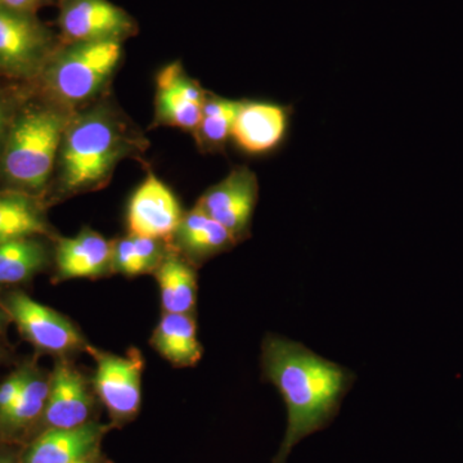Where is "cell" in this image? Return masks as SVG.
Wrapping results in <instances>:
<instances>
[{"instance_id":"6da1fadb","label":"cell","mask_w":463,"mask_h":463,"mask_svg":"<svg viewBox=\"0 0 463 463\" xmlns=\"http://www.w3.org/2000/svg\"><path fill=\"white\" fill-rule=\"evenodd\" d=\"M261 368L288 407V431L279 455L282 463L295 444L330 421L355 374L303 344L272 334L263 341Z\"/></svg>"},{"instance_id":"7a4b0ae2","label":"cell","mask_w":463,"mask_h":463,"mask_svg":"<svg viewBox=\"0 0 463 463\" xmlns=\"http://www.w3.org/2000/svg\"><path fill=\"white\" fill-rule=\"evenodd\" d=\"M148 143L109 96L72 112L52 181L57 196L102 190L118 164L142 156Z\"/></svg>"},{"instance_id":"3957f363","label":"cell","mask_w":463,"mask_h":463,"mask_svg":"<svg viewBox=\"0 0 463 463\" xmlns=\"http://www.w3.org/2000/svg\"><path fill=\"white\" fill-rule=\"evenodd\" d=\"M71 114L32 88L0 151V182L5 188L41 197L51 187Z\"/></svg>"},{"instance_id":"277c9868","label":"cell","mask_w":463,"mask_h":463,"mask_svg":"<svg viewBox=\"0 0 463 463\" xmlns=\"http://www.w3.org/2000/svg\"><path fill=\"white\" fill-rule=\"evenodd\" d=\"M123 53V43H62L32 88L54 105L78 111L109 96Z\"/></svg>"},{"instance_id":"5b68a950","label":"cell","mask_w":463,"mask_h":463,"mask_svg":"<svg viewBox=\"0 0 463 463\" xmlns=\"http://www.w3.org/2000/svg\"><path fill=\"white\" fill-rule=\"evenodd\" d=\"M62 44L60 35L38 14L0 5V78L32 85Z\"/></svg>"},{"instance_id":"8992f818","label":"cell","mask_w":463,"mask_h":463,"mask_svg":"<svg viewBox=\"0 0 463 463\" xmlns=\"http://www.w3.org/2000/svg\"><path fill=\"white\" fill-rule=\"evenodd\" d=\"M58 35L72 43H123L139 32L138 23L109 0H58Z\"/></svg>"},{"instance_id":"52a82bcc","label":"cell","mask_w":463,"mask_h":463,"mask_svg":"<svg viewBox=\"0 0 463 463\" xmlns=\"http://www.w3.org/2000/svg\"><path fill=\"white\" fill-rule=\"evenodd\" d=\"M258 194L255 173L249 167L237 166L223 181L209 188L197 201L196 206L227 228L239 242L249 234Z\"/></svg>"},{"instance_id":"ba28073f","label":"cell","mask_w":463,"mask_h":463,"mask_svg":"<svg viewBox=\"0 0 463 463\" xmlns=\"http://www.w3.org/2000/svg\"><path fill=\"white\" fill-rule=\"evenodd\" d=\"M206 96L207 91L185 72L181 62L164 67L156 76L151 128H178L194 133L203 118Z\"/></svg>"},{"instance_id":"9c48e42d","label":"cell","mask_w":463,"mask_h":463,"mask_svg":"<svg viewBox=\"0 0 463 463\" xmlns=\"http://www.w3.org/2000/svg\"><path fill=\"white\" fill-rule=\"evenodd\" d=\"M5 310L24 336L39 349L63 354L84 345L83 337L71 322L23 292L9 294Z\"/></svg>"},{"instance_id":"30bf717a","label":"cell","mask_w":463,"mask_h":463,"mask_svg":"<svg viewBox=\"0 0 463 463\" xmlns=\"http://www.w3.org/2000/svg\"><path fill=\"white\" fill-rule=\"evenodd\" d=\"M183 215L172 190L154 173H148L129 201L128 228L133 236L166 241L175 233Z\"/></svg>"},{"instance_id":"8fae6325","label":"cell","mask_w":463,"mask_h":463,"mask_svg":"<svg viewBox=\"0 0 463 463\" xmlns=\"http://www.w3.org/2000/svg\"><path fill=\"white\" fill-rule=\"evenodd\" d=\"M94 385L109 412L118 417L133 416L141 405L142 356L130 352L128 356L96 355Z\"/></svg>"},{"instance_id":"7c38bea8","label":"cell","mask_w":463,"mask_h":463,"mask_svg":"<svg viewBox=\"0 0 463 463\" xmlns=\"http://www.w3.org/2000/svg\"><path fill=\"white\" fill-rule=\"evenodd\" d=\"M288 108L272 102L242 100L232 139L249 155H263L279 147L288 133Z\"/></svg>"},{"instance_id":"4fadbf2b","label":"cell","mask_w":463,"mask_h":463,"mask_svg":"<svg viewBox=\"0 0 463 463\" xmlns=\"http://www.w3.org/2000/svg\"><path fill=\"white\" fill-rule=\"evenodd\" d=\"M115 242L90 230L71 239L57 241V276L60 279H96L105 276L112 267Z\"/></svg>"},{"instance_id":"5bb4252c","label":"cell","mask_w":463,"mask_h":463,"mask_svg":"<svg viewBox=\"0 0 463 463\" xmlns=\"http://www.w3.org/2000/svg\"><path fill=\"white\" fill-rule=\"evenodd\" d=\"M90 412V398L80 373L58 364L50 383L45 420L52 428L72 429L84 425Z\"/></svg>"},{"instance_id":"9a60e30c","label":"cell","mask_w":463,"mask_h":463,"mask_svg":"<svg viewBox=\"0 0 463 463\" xmlns=\"http://www.w3.org/2000/svg\"><path fill=\"white\" fill-rule=\"evenodd\" d=\"M102 426L87 423L72 429L52 428L33 441L25 463H74L84 459L99 444Z\"/></svg>"},{"instance_id":"2e32d148","label":"cell","mask_w":463,"mask_h":463,"mask_svg":"<svg viewBox=\"0 0 463 463\" xmlns=\"http://www.w3.org/2000/svg\"><path fill=\"white\" fill-rule=\"evenodd\" d=\"M172 239L185 257L192 260H205L236 245L231 232L210 218L199 207L183 215Z\"/></svg>"},{"instance_id":"e0dca14e","label":"cell","mask_w":463,"mask_h":463,"mask_svg":"<svg viewBox=\"0 0 463 463\" xmlns=\"http://www.w3.org/2000/svg\"><path fill=\"white\" fill-rule=\"evenodd\" d=\"M50 234L41 197L9 188L0 191V243Z\"/></svg>"},{"instance_id":"ac0fdd59","label":"cell","mask_w":463,"mask_h":463,"mask_svg":"<svg viewBox=\"0 0 463 463\" xmlns=\"http://www.w3.org/2000/svg\"><path fill=\"white\" fill-rule=\"evenodd\" d=\"M152 345L166 361L178 367H191L203 356L196 323L190 315L165 313L154 332Z\"/></svg>"},{"instance_id":"d6986e66","label":"cell","mask_w":463,"mask_h":463,"mask_svg":"<svg viewBox=\"0 0 463 463\" xmlns=\"http://www.w3.org/2000/svg\"><path fill=\"white\" fill-rule=\"evenodd\" d=\"M155 276L165 313L190 315L196 306L197 298L196 273L191 265L179 255L167 252L155 270Z\"/></svg>"},{"instance_id":"ffe728a7","label":"cell","mask_w":463,"mask_h":463,"mask_svg":"<svg viewBox=\"0 0 463 463\" xmlns=\"http://www.w3.org/2000/svg\"><path fill=\"white\" fill-rule=\"evenodd\" d=\"M50 251L39 237L0 243V285L25 282L47 267Z\"/></svg>"},{"instance_id":"44dd1931","label":"cell","mask_w":463,"mask_h":463,"mask_svg":"<svg viewBox=\"0 0 463 463\" xmlns=\"http://www.w3.org/2000/svg\"><path fill=\"white\" fill-rule=\"evenodd\" d=\"M242 100L222 99L207 91L203 118L194 136L199 147L205 152L222 151L232 138L234 120Z\"/></svg>"},{"instance_id":"7402d4cb","label":"cell","mask_w":463,"mask_h":463,"mask_svg":"<svg viewBox=\"0 0 463 463\" xmlns=\"http://www.w3.org/2000/svg\"><path fill=\"white\" fill-rule=\"evenodd\" d=\"M164 242L129 234L115 242L111 270L125 276L155 272L167 254Z\"/></svg>"},{"instance_id":"603a6c76","label":"cell","mask_w":463,"mask_h":463,"mask_svg":"<svg viewBox=\"0 0 463 463\" xmlns=\"http://www.w3.org/2000/svg\"><path fill=\"white\" fill-rule=\"evenodd\" d=\"M50 394V383L41 374L29 370L25 383L8 412L0 419V428L18 430L44 412Z\"/></svg>"},{"instance_id":"cb8c5ba5","label":"cell","mask_w":463,"mask_h":463,"mask_svg":"<svg viewBox=\"0 0 463 463\" xmlns=\"http://www.w3.org/2000/svg\"><path fill=\"white\" fill-rule=\"evenodd\" d=\"M30 93H32V85L17 84L11 87L0 85V151L18 109Z\"/></svg>"},{"instance_id":"d4e9b609","label":"cell","mask_w":463,"mask_h":463,"mask_svg":"<svg viewBox=\"0 0 463 463\" xmlns=\"http://www.w3.org/2000/svg\"><path fill=\"white\" fill-rule=\"evenodd\" d=\"M27 373L29 370L17 371L0 385V419L8 412L9 408L16 401L17 395L20 394L25 383Z\"/></svg>"},{"instance_id":"484cf974","label":"cell","mask_w":463,"mask_h":463,"mask_svg":"<svg viewBox=\"0 0 463 463\" xmlns=\"http://www.w3.org/2000/svg\"><path fill=\"white\" fill-rule=\"evenodd\" d=\"M57 2L58 0H0V5L24 14H38L42 9L57 5Z\"/></svg>"},{"instance_id":"4316f807","label":"cell","mask_w":463,"mask_h":463,"mask_svg":"<svg viewBox=\"0 0 463 463\" xmlns=\"http://www.w3.org/2000/svg\"><path fill=\"white\" fill-rule=\"evenodd\" d=\"M8 319V315L5 310H3L2 307H0V327H2L3 325H5V321Z\"/></svg>"},{"instance_id":"83f0119b","label":"cell","mask_w":463,"mask_h":463,"mask_svg":"<svg viewBox=\"0 0 463 463\" xmlns=\"http://www.w3.org/2000/svg\"><path fill=\"white\" fill-rule=\"evenodd\" d=\"M74 463H91V462L87 461V459L84 458V459H80V461H76Z\"/></svg>"},{"instance_id":"f1b7e54d","label":"cell","mask_w":463,"mask_h":463,"mask_svg":"<svg viewBox=\"0 0 463 463\" xmlns=\"http://www.w3.org/2000/svg\"><path fill=\"white\" fill-rule=\"evenodd\" d=\"M0 463H11V462L7 461V459H0Z\"/></svg>"},{"instance_id":"f546056e","label":"cell","mask_w":463,"mask_h":463,"mask_svg":"<svg viewBox=\"0 0 463 463\" xmlns=\"http://www.w3.org/2000/svg\"><path fill=\"white\" fill-rule=\"evenodd\" d=\"M0 79H2V78H0Z\"/></svg>"}]
</instances>
